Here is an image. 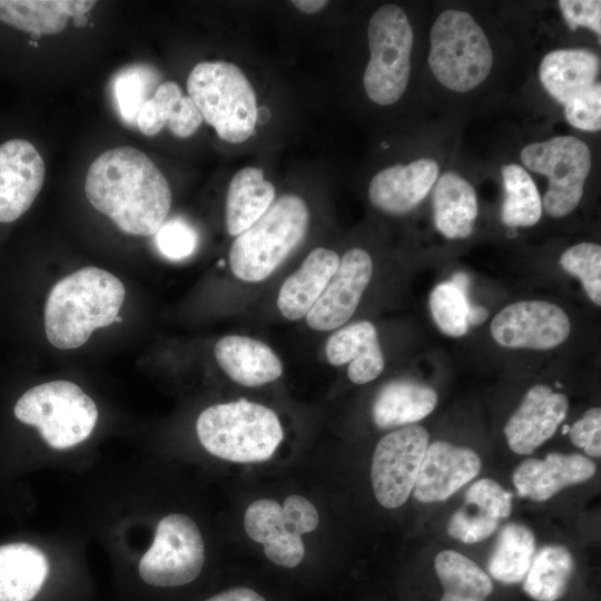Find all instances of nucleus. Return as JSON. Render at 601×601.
I'll return each instance as SVG.
<instances>
[{
	"label": "nucleus",
	"instance_id": "obj_23",
	"mask_svg": "<svg viewBox=\"0 0 601 601\" xmlns=\"http://www.w3.org/2000/svg\"><path fill=\"white\" fill-rule=\"evenodd\" d=\"M436 404L437 394L432 387L411 380H394L375 396L372 417L378 428L387 430L418 422Z\"/></svg>",
	"mask_w": 601,
	"mask_h": 601
},
{
	"label": "nucleus",
	"instance_id": "obj_31",
	"mask_svg": "<svg viewBox=\"0 0 601 601\" xmlns=\"http://www.w3.org/2000/svg\"><path fill=\"white\" fill-rule=\"evenodd\" d=\"M434 568L445 593L485 600L493 591L490 575L456 551H441L435 556Z\"/></svg>",
	"mask_w": 601,
	"mask_h": 601
},
{
	"label": "nucleus",
	"instance_id": "obj_18",
	"mask_svg": "<svg viewBox=\"0 0 601 601\" xmlns=\"http://www.w3.org/2000/svg\"><path fill=\"white\" fill-rule=\"evenodd\" d=\"M595 471L594 462L583 455L550 453L544 460H524L514 470L512 480L521 497L542 502L566 486L590 480Z\"/></svg>",
	"mask_w": 601,
	"mask_h": 601
},
{
	"label": "nucleus",
	"instance_id": "obj_2",
	"mask_svg": "<svg viewBox=\"0 0 601 601\" xmlns=\"http://www.w3.org/2000/svg\"><path fill=\"white\" fill-rule=\"evenodd\" d=\"M126 295L122 282L112 273L88 266L59 279L48 294L45 331L59 349H75L92 332L111 325Z\"/></svg>",
	"mask_w": 601,
	"mask_h": 601
},
{
	"label": "nucleus",
	"instance_id": "obj_20",
	"mask_svg": "<svg viewBox=\"0 0 601 601\" xmlns=\"http://www.w3.org/2000/svg\"><path fill=\"white\" fill-rule=\"evenodd\" d=\"M214 354L221 370L243 386H262L283 374L276 353L267 344L247 336L226 335L219 338Z\"/></svg>",
	"mask_w": 601,
	"mask_h": 601
},
{
	"label": "nucleus",
	"instance_id": "obj_5",
	"mask_svg": "<svg viewBox=\"0 0 601 601\" xmlns=\"http://www.w3.org/2000/svg\"><path fill=\"white\" fill-rule=\"evenodd\" d=\"M187 91L220 139L239 144L253 135L258 116L256 93L235 63L223 60L197 63L188 76Z\"/></svg>",
	"mask_w": 601,
	"mask_h": 601
},
{
	"label": "nucleus",
	"instance_id": "obj_40",
	"mask_svg": "<svg viewBox=\"0 0 601 601\" xmlns=\"http://www.w3.org/2000/svg\"><path fill=\"white\" fill-rule=\"evenodd\" d=\"M568 122L584 131H599L601 128V85L597 82L585 93L564 105Z\"/></svg>",
	"mask_w": 601,
	"mask_h": 601
},
{
	"label": "nucleus",
	"instance_id": "obj_12",
	"mask_svg": "<svg viewBox=\"0 0 601 601\" xmlns=\"http://www.w3.org/2000/svg\"><path fill=\"white\" fill-rule=\"evenodd\" d=\"M565 312L546 300H521L500 311L491 323L494 341L508 348L550 349L569 336Z\"/></svg>",
	"mask_w": 601,
	"mask_h": 601
},
{
	"label": "nucleus",
	"instance_id": "obj_29",
	"mask_svg": "<svg viewBox=\"0 0 601 601\" xmlns=\"http://www.w3.org/2000/svg\"><path fill=\"white\" fill-rule=\"evenodd\" d=\"M574 561L562 545H546L534 554L523 591L535 601H556L565 592Z\"/></svg>",
	"mask_w": 601,
	"mask_h": 601
},
{
	"label": "nucleus",
	"instance_id": "obj_35",
	"mask_svg": "<svg viewBox=\"0 0 601 601\" xmlns=\"http://www.w3.org/2000/svg\"><path fill=\"white\" fill-rule=\"evenodd\" d=\"M244 528L247 535L260 544L292 532L285 520L282 505L270 499H259L247 506L244 515Z\"/></svg>",
	"mask_w": 601,
	"mask_h": 601
},
{
	"label": "nucleus",
	"instance_id": "obj_49",
	"mask_svg": "<svg viewBox=\"0 0 601 601\" xmlns=\"http://www.w3.org/2000/svg\"><path fill=\"white\" fill-rule=\"evenodd\" d=\"M461 290L469 294L470 278L465 273H456L453 275L452 280Z\"/></svg>",
	"mask_w": 601,
	"mask_h": 601
},
{
	"label": "nucleus",
	"instance_id": "obj_36",
	"mask_svg": "<svg viewBox=\"0 0 601 601\" xmlns=\"http://www.w3.org/2000/svg\"><path fill=\"white\" fill-rule=\"evenodd\" d=\"M183 96L176 82L160 83L138 114L136 121L138 129L146 136L157 135L173 116Z\"/></svg>",
	"mask_w": 601,
	"mask_h": 601
},
{
	"label": "nucleus",
	"instance_id": "obj_38",
	"mask_svg": "<svg viewBox=\"0 0 601 601\" xmlns=\"http://www.w3.org/2000/svg\"><path fill=\"white\" fill-rule=\"evenodd\" d=\"M467 506L465 505L452 514L447 524V533L463 543H477L496 531L500 520L476 509L471 511Z\"/></svg>",
	"mask_w": 601,
	"mask_h": 601
},
{
	"label": "nucleus",
	"instance_id": "obj_25",
	"mask_svg": "<svg viewBox=\"0 0 601 601\" xmlns=\"http://www.w3.org/2000/svg\"><path fill=\"white\" fill-rule=\"evenodd\" d=\"M49 574L46 554L28 543L0 545V601H31Z\"/></svg>",
	"mask_w": 601,
	"mask_h": 601
},
{
	"label": "nucleus",
	"instance_id": "obj_26",
	"mask_svg": "<svg viewBox=\"0 0 601 601\" xmlns=\"http://www.w3.org/2000/svg\"><path fill=\"white\" fill-rule=\"evenodd\" d=\"M95 4L86 0H0V21L35 37L55 35L70 17L85 16Z\"/></svg>",
	"mask_w": 601,
	"mask_h": 601
},
{
	"label": "nucleus",
	"instance_id": "obj_32",
	"mask_svg": "<svg viewBox=\"0 0 601 601\" xmlns=\"http://www.w3.org/2000/svg\"><path fill=\"white\" fill-rule=\"evenodd\" d=\"M160 80L158 71L147 65L121 69L112 80L114 98L121 119L135 125L144 104L154 95Z\"/></svg>",
	"mask_w": 601,
	"mask_h": 601
},
{
	"label": "nucleus",
	"instance_id": "obj_10",
	"mask_svg": "<svg viewBox=\"0 0 601 601\" xmlns=\"http://www.w3.org/2000/svg\"><path fill=\"white\" fill-rule=\"evenodd\" d=\"M204 562V540L197 524L188 515L175 513L159 521L138 572L147 584L180 587L199 575Z\"/></svg>",
	"mask_w": 601,
	"mask_h": 601
},
{
	"label": "nucleus",
	"instance_id": "obj_9",
	"mask_svg": "<svg viewBox=\"0 0 601 601\" xmlns=\"http://www.w3.org/2000/svg\"><path fill=\"white\" fill-rule=\"evenodd\" d=\"M521 160L530 170L549 178L543 197L549 215L563 217L578 206L591 167L587 144L573 136H556L526 145L521 150Z\"/></svg>",
	"mask_w": 601,
	"mask_h": 601
},
{
	"label": "nucleus",
	"instance_id": "obj_50",
	"mask_svg": "<svg viewBox=\"0 0 601 601\" xmlns=\"http://www.w3.org/2000/svg\"><path fill=\"white\" fill-rule=\"evenodd\" d=\"M441 601H485V600L462 598V597H456V595H452L444 592Z\"/></svg>",
	"mask_w": 601,
	"mask_h": 601
},
{
	"label": "nucleus",
	"instance_id": "obj_1",
	"mask_svg": "<svg viewBox=\"0 0 601 601\" xmlns=\"http://www.w3.org/2000/svg\"><path fill=\"white\" fill-rule=\"evenodd\" d=\"M89 203L130 235L152 236L171 207L170 186L155 162L132 147L108 149L85 179Z\"/></svg>",
	"mask_w": 601,
	"mask_h": 601
},
{
	"label": "nucleus",
	"instance_id": "obj_24",
	"mask_svg": "<svg viewBox=\"0 0 601 601\" xmlns=\"http://www.w3.org/2000/svg\"><path fill=\"white\" fill-rule=\"evenodd\" d=\"M479 213L472 185L453 171L443 174L433 191V217L436 229L450 239L467 238Z\"/></svg>",
	"mask_w": 601,
	"mask_h": 601
},
{
	"label": "nucleus",
	"instance_id": "obj_17",
	"mask_svg": "<svg viewBox=\"0 0 601 601\" xmlns=\"http://www.w3.org/2000/svg\"><path fill=\"white\" fill-rule=\"evenodd\" d=\"M439 165L420 158L407 165H394L377 173L368 186L371 203L384 213L403 215L414 209L431 191Z\"/></svg>",
	"mask_w": 601,
	"mask_h": 601
},
{
	"label": "nucleus",
	"instance_id": "obj_51",
	"mask_svg": "<svg viewBox=\"0 0 601 601\" xmlns=\"http://www.w3.org/2000/svg\"><path fill=\"white\" fill-rule=\"evenodd\" d=\"M569 428H570V426H568V425H564V426H563V431H562V433H563V434L568 433V432H569Z\"/></svg>",
	"mask_w": 601,
	"mask_h": 601
},
{
	"label": "nucleus",
	"instance_id": "obj_44",
	"mask_svg": "<svg viewBox=\"0 0 601 601\" xmlns=\"http://www.w3.org/2000/svg\"><path fill=\"white\" fill-rule=\"evenodd\" d=\"M263 545L265 555L273 563L284 568L298 565L305 554L302 536L292 532L283 534Z\"/></svg>",
	"mask_w": 601,
	"mask_h": 601
},
{
	"label": "nucleus",
	"instance_id": "obj_43",
	"mask_svg": "<svg viewBox=\"0 0 601 601\" xmlns=\"http://www.w3.org/2000/svg\"><path fill=\"white\" fill-rule=\"evenodd\" d=\"M289 530L298 535L314 531L319 522L314 504L302 495H289L282 505Z\"/></svg>",
	"mask_w": 601,
	"mask_h": 601
},
{
	"label": "nucleus",
	"instance_id": "obj_15",
	"mask_svg": "<svg viewBox=\"0 0 601 601\" xmlns=\"http://www.w3.org/2000/svg\"><path fill=\"white\" fill-rule=\"evenodd\" d=\"M481 470V459L469 447L445 441L428 444L414 487V497L423 503L449 499L473 480Z\"/></svg>",
	"mask_w": 601,
	"mask_h": 601
},
{
	"label": "nucleus",
	"instance_id": "obj_6",
	"mask_svg": "<svg viewBox=\"0 0 601 601\" xmlns=\"http://www.w3.org/2000/svg\"><path fill=\"white\" fill-rule=\"evenodd\" d=\"M428 65L447 89L466 92L480 86L493 65V52L482 28L461 10H445L430 33Z\"/></svg>",
	"mask_w": 601,
	"mask_h": 601
},
{
	"label": "nucleus",
	"instance_id": "obj_13",
	"mask_svg": "<svg viewBox=\"0 0 601 601\" xmlns=\"http://www.w3.org/2000/svg\"><path fill=\"white\" fill-rule=\"evenodd\" d=\"M373 263L368 253L355 247L339 259L326 288L307 313L306 323L315 331H332L344 325L356 311L372 278Z\"/></svg>",
	"mask_w": 601,
	"mask_h": 601
},
{
	"label": "nucleus",
	"instance_id": "obj_33",
	"mask_svg": "<svg viewBox=\"0 0 601 601\" xmlns=\"http://www.w3.org/2000/svg\"><path fill=\"white\" fill-rule=\"evenodd\" d=\"M431 314L437 327L446 335L460 337L469 331V294L451 280L441 283L432 290L428 299Z\"/></svg>",
	"mask_w": 601,
	"mask_h": 601
},
{
	"label": "nucleus",
	"instance_id": "obj_42",
	"mask_svg": "<svg viewBox=\"0 0 601 601\" xmlns=\"http://www.w3.org/2000/svg\"><path fill=\"white\" fill-rule=\"evenodd\" d=\"M559 8L566 24L577 30L584 27L600 38L601 35V1L599 0H561Z\"/></svg>",
	"mask_w": 601,
	"mask_h": 601
},
{
	"label": "nucleus",
	"instance_id": "obj_41",
	"mask_svg": "<svg viewBox=\"0 0 601 601\" xmlns=\"http://www.w3.org/2000/svg\"><path fill=\"white\" fill-rule=\"evenodd\" d=\"M571 442L584 450L589 456L601 455V410L591 407L570 428Z\"/></svg>",
	"mask_w": 601,
	"mask_h": 601
},
{
	"label": "nucleus",
	"instance_id": "obj_45",
	"mask_svg": "<svg viewBox=\"0 0 601 601\" xmlns=\"http://www.w3.org/2000/svg\"><path fill=\"white\" fill-rule=\"evenodd\" d=\"M203 121V117L189 96H183L173 116L167 121L168 129L179 138L194 135Z\"/></svg>",
	"mask_w": 601,
	"mask_h": 601
},
{
	"label": "nucleus",
	"instance_id": "obj_34",
	"mask_svg": "<svg viewBox=\"0 0 601 601\" xmlns=\"http://www.w3.org/2000/svg\"><path fill=\"white\" fill-rule=\"evenodd\" d=\"M561 267L578 277L589 296L601 305V247L593 243H581L568 248L560 257Z\"/></svg>",
	"mask_w": 601,
	"mask_h": 601
},
{
	"label": "nucleus",
	"instance_id": "obj_16",
	"mask_svg": "<svg viewBox=\"0 0 601 601\" xmlns=\"http://www.w3.org/2000/svg\"><path fill=\"white\" fill-rule=\"evenodd\" d=\"M569 402L549 386H532L504 427L509 447L516 454H531L552 437L565 418Z\"/></svg>",
	"mask_w": 601,
	"mask_h": 601
},
{
	"label": "nucleus",
	"instance_id": "obj_46",
	"mask_svg": "<svg viewBox=\"0 0 601 601\" xmlns=\"http://www.w3.org/2000/svg\"><path fill=\"white\" fill-rule=\"evenodd\" d=\"M205 601H265V599L249 588H233L217 593Z\"/></svg>",
	"mask_w": 601,
	"mask_h": 601
},
{
	"label": "nucleus",
	"instance_id": "obj_39",
	"mask_svg": "<svg viewBox=\"0 0 601 601\" xmlns=\"http://www.w3.org/2000/svg\"><path fill=\"white\" fill-rule=\"evenodd\" d=\"M465 505L501 520L511 513L512 494L494 480L481 479L466 491Z\"/></svg>",
	"mask_w": 601,
	"mask_h": 601
},
{
	"label": "nucleus",
	"instance_id": "obj_8",
	"mask_svg": "<svg viewBox=\"0 0 601 601\" xmlns=\"http://www.w3.org/2000/svg\"><path fill=\"white\" fill-rule=\"evenodd\" d=\"M367 38L370 61L363 76L368 98L381 106L396 102L406 90L411 71L413 30L396 4H384L372 16Z\"/></svg>",
	"mask_w": 601,
	"mask_h": 601
},
{
	"label": "nucleus",
	"instance_id": "obj_28",
	"mask_svg": "<svg viewBox=\"0 0 601 601\" xmlns=\"http://www.w3.org/2000/svg\"><path fill=\"white\" fill-rule=\"evenodd\" d=\"M535 554L533 532L520 523H509L500 532L487 560L490 575L503 583L521 582Z\"/></svg>",
	"mask_w": 601,
	"mask_h": 601
},
{
	"label": "nucleus",
	"instance_id": "obj_7",
	"mask_svg": "<svg viewBox=\"0 0 601 601\" xmlns=\"http://www.w3.org/2000/svg\"><path fill=\"white\" fill-rule=\"evenodd\" d=\"M14 416L36 426L52 449L72 447L92 433L98 408L93 400L69 381H51L24 392L13 408Z\"/></svg>",
	"mask_w": 601,
	"mask_h": 601
},
{
	"label": "nucleus",
	"instance_id": "obj_11",
	"mask_svg": "<svg viewBox=\"0 0 601 601\" xmlns=\"http://www.w3.org/2000/svg\"><path fill=\"white\" fill-rule=\"evenodd\" d=\"M428 440V432L414 424L394 430L378 441L372 459L371 480L382 506L395 509L407 501Z\"/></svg>",
	"mask_w": 601,
	"mask_h": 601
},
{
	"label": "nucleus",
	"instance_id": "obj_14",
	"mask_svg": "<svg viewBox=\"0 0 601 601\" xmlns=\"http://www.w3.org/2000/svg\"><path fill=\"white\" fill-rule=\"evenodd\" d=\"M46 166L32 144L11 139L0 146V223L22 216L38 196Z\"/></svg>",
	"mask_w": 601,
	"mask_h": 601
},
{
	"label": "nucleus",
	"instance_id": "obj_19",
	"mask_svg": "<svg viewBox=\"0 0 601 601\" xmlns=\"http://www.w3.org/2000/svg\"><path fill=\"white\" fill-rule=\"evenodd\" d=\"M325 351L331 365L349 363L347 376L355 384L372 382L384 370L377 331L370 321H358L337 329L328 337Z\"/></svg>",
	"mask_w": 601,
	"mask_h": 601
},
{
	"label": "nucleus",
	"instance_id": "obj_4",
	"mask_svg": "<svg viewBox=\"0 0 601 601\" xmlns=\"http://www.w3.org/2000/svg\"><path fill=\"white\" fill-rule=\"evenodd\" d=\"M309 223L303 198L286 194L239 234L229 250L233 274L256 283L270 276L304 239Z\"/></svg>",
	"mask_w": 601,
	"mask_h": 601
},
{
	"label": "nucleus",
	"instance_id": "obj_22",
	"mask_svg": "<svg viewBox=\"0 0 601 601\" xmlns=\"http://www.w3.org/2000/svg\"><path fill=\"white\" fill-rule=\"evenodd\" d=\"M599 66L598 56L589 50H554L541 61L540 80L550 96L564 106L599 82Z\"/></svg>",
	"mask_w": 601,
	"mask_h": 601
},
{
	"label": "nucleus",
	"instance_id": "obj_48",
	"mask_svg": "<svg viewBox=\"0 0 601 601\" xmlns=\"http://www.w3.org/2000/svg\"><path fill=\"white\" fill-rule=\"evenodd\" d=\"M489 312L480 305H471L469 309L467 323L469 326H477L486 321Z\"/></svg>",
	"mask_w": 601,
	"mask_h": 601
},
{
	"label": "nucleus",
	"instance_id": "obj_27",
	"mask_svg": "<svg viewBox=\"0 0 601 601\" xmlns=\"http://www.w3.org/2000/svg\"><path fill=\"white\" fill-rule=\"evenodd\" d=\"M275 199V187L264 178L257 167H245L237 171L228 186L226 196V228L229 235L238 236L270 207Z\"/></svg>",
	"mask_w": 601,
	"mask_h": 601
},
{
	"label": "nucleus",
	"instance_id": "obj_30",
	"mask_svg": "<svg viewBox=\"0 0 601 601\" xmlns=\"http://www.w3.org/2000/svg\"><path fill=\"white\" fill-rule=\"evenodd\" d=\"M501 174L505 190L502 221L509 227L535 225L542 215V200L531 176L515 164L502 166Z\"/></svg>",
	"mask_w": 601,
	"mask_h": 601
},
{
	"label": "nucleus",
	"instance_id": "obj_47",
	"mask_svg": "<svg viewBox=\"0 0 601 601\" xmlns=\"http://www.w3.org/2000/svg\"><path fill=\"white\" fill-rule=\"evenodd\" d=\"M292 4L305 13H315L328 4L326 0H294Z\"/></svg>",
	"mask_w": 601,
	"mask_h": 601
},
{
	"label": "nucleus",
	"instance_id": "obj_37",
	"mask_svg": "<svg viewBox=\"0 0 601 601\" xmlns=\"http://www.w3.org/2000/svg\"><path fill=\"white\" fill-rule=\"evenodd\" d=\"M155 243L164 257L170 260H180L195 252L198 237L196 230L186 220L171 218L165 220L157 230Z\"/></svg>",
	"mask_w": 601,
	"mask_h": 601
},
{
	"label": "nucleus",
	"instance_id": "obj_3",
	"mask_svg": "<svg viewBox=\"0 0 601 601\" xmlns=\"http://www.w3.org/2000/svg\"><path fill=\"white\" fill-rule=\"evenodd\" d=\"M196 432L210 454L236 463L269 459L284 437L276 413L247 400L207 407L197 418Z\"/></svg>",
	"mask_w": 601,
	"mask_h": 601
},
{
	"label": "nucleus",
	"instance_id": "obj_21",
	"mask_svg": "<svg viewBox=\"0 0 601 601\" xmlns=\"http://www.w3.org/2000/svg\"><path fill=\"white\" fill-rule=\"evenodd\" d=\"M339 264L338 255L324 247L313 249L300 267L283 283L277 307L288 321H298L307 315L317 302Z\"/></svg>",
	"mask_w": 601,
	"mask_h": 601
}]
</instances>
